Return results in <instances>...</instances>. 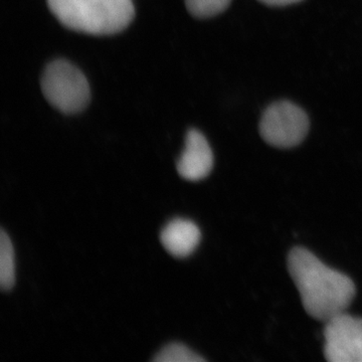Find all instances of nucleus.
<instances>
[{
  "instance_id": "nucleus-1",
  "label": "nucleus",
  "mask_w": 362,
  "mask_h": 362,
  "mask_svg": "<svg viewBox=\"0 0 362 362\" xmlns=\"http://www.w3.org/2000/svg\"><path fill=\"white\" fill-rule=\"evenodd\" d=\"M288 269L298 288L305 310L313 318L328 321L343 313L356 295L351 279L322 263L304 247H294Z\"/></svg>"
},
{
  "instance_id": "nucleus-2",
  "label": "nucleus",
  "mask_w": 362,
  "mask_h": 362,
  "mask_svg": "<svg viewBox=\"0 0 362 362\" xmlns=\"http://www.w3.org/2000/svg\"><path fill=\"white\" fill-rule=\"evenodd\" d=\"M59 23L75 32L112 35L123 32L134 20L132 0H47Z\"/></svg>"
},
{
  "instance_id": "nucleus-3",
  "label": "nucleus",
  "mask_w": 362,
  "mask_h": 362,
  "mask_svg": "<svg viewBox=\"0 0 362 362\" xmlns=\"http://www.w3.org/2000/svg\"><path fill=\"white\" fill-rule=\"evenodd\" d=\"M42 90L54 108L66 114L84 110L90 102V86L77 66L65 59L52 62L42 77Z\"/></svg>"
},
{
  "instance_id": "nucleus-4",
  "label": "nucleus",
  "mask_w": 362,
  "mask_h": 362,
  "mask_svg": "<svg viewBox=\"0 0 362 362\" xmlns=\"http://www.w3.org/2000/svg\"><path fill=\"white\" fill-rule=\"evenodd\" d=\"M307 114L290 102H278L264 112L259 133L268 144L292 148L303 141L309 130Z\"/></svg>"
},
{
  "instance_id": "nucleus-5",
  "label": "nucleus",
  "mask_w": 362,
  "mask_h": 362,
  "mask_svg": "<svg viewBox=\"0 0 362 362\" xmlns=\"http://www.w3.org/2000/svg\"><path fill=\"white\" fill-rule=\"evenodd\" d=\"M324 356L330 362H362V319L340 313L326 321Z\"/></svg>"
},
{
  "instance_id": "nucleus-6",
  "label": "nucleus",
  "mask_w": 362,
  "mask_h": 362,
  "mask_svg": "<svg viewBox=\"0 0 362 362\" xmlns=\"http://www.w3.org/2000/svg\"><path fill=\"white\" fill-rule=\"evenodd\" d=\"M214 166L213 150L199 131H188L185 148L177 161V171L181 177L189 181H199L211 173Z\"/></svg>"
},
{
  "instance_id": "nucleus-7",
  "label": "nucleus",
  "mask_w": 362,
  "mask_h": 362,
  "mask_svg": "<svg viewBox=\"0 0 362 362\" xmlns=\"http://www.w3.org/2000/svg\"><path fill=\"white\" fill-rule=\"evenodd\" d=\"M202 233L194 221L175 218L164 226L160 235L162 246L175 258H187L201 242Z\"/></svg>"
},
{
  "instance_id": "nucleus-8",
  "label": "nucleus",
  "mask_w": 362,
  "mask_h": 362,
  "mask_svg": "<svg viewBox=\"0 0 362 362\" xmlns=\"http://www.w3.org/2000/svg\"><path fill=\"white\" fill-rule=\"evenodd\" d=\"M16 282L14 250L11 238L4 230L0 233V287L4 291L13 289Z\"/></svg>"
},
{
  "instance_id": "nucleus-9",
  "label": "nucleus",
  "mask_w": 362,
  "mask_h": 362,
  "mask_svg": "<svg viewBox=\"0 0 362 362\" xmlns=\"http://www.w3.org/2000/svg\"><path fill=\"white\" fill-rule=\"evenodd\" d=\"M157 362H201L206 361L199 354H195L180 343H171L157 354L153 358Z\"/></svg>"
},
{
  "instance_id": "nucleus-10",
  "label": "nucleus",
  "mask_w": 362,
  "mask_h": 362,
  "mask_svg": "<svg viewBox=\"0 0 362 362\" xmlns=\"http://www.w3.org/2000/svg\"><path fill=\"white\" fill-rule=\"evenodd\" d=\"M232 0H185L188 11L199 18H213L225 11Z\"/></svg>"
},
{
  "instance_id": "nucleus-11",
  "label": "nucleus",
  "mask_w": 362,
  "mask_h": 362,
  "mask_svg": "<svg viewBox=\"0 0 362 362\" xmlns=\"http://www.w3.org/2000/svg\"><path fill=\"white\" fill-rule=\"evenodd\" d=\"M259 1L270 6H285L297 4V2L302 1V0H259Z\"/></svg>"
}]
</instances>
